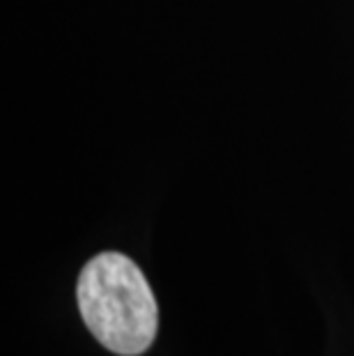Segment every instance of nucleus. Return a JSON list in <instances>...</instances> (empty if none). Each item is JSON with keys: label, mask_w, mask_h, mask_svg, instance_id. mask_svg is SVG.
<instances>
[{"label": "nucleus", "mask_w": 354, "mask_h": 356, "mask_svg": "<svg viewBox=\"0 0 354 356\" xmlns=\"http://www.w3.org/2000/svg\"><path fill=\"white\" fill-rule=\"evenodd\" d=\"M81 317L90 333L120 356H140L159 331V306L145 274L122 253H99L77 283Z\"/></svg>", "instance_id": "f257e3e1"}]
</instances>
